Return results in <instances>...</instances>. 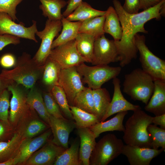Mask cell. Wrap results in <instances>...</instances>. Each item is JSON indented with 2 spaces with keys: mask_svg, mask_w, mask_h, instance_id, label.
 <instances>
[{
  "mask_svg": "<svg viewBox=\"0 0 165 165\" xmlns=\"http://www.w3.org/2000/svg\"><path fill=\"white\" fill-rule=\"evenodd\" d=\"M52 134L50 129L37 137L27 138L23 141L14 157L15 165L24 163L35 152L44 145Z\"/></svg>",
  "mask_w": 165,
  "mask_h": 165,
  "instance_id": "9a60e30c",
  "label": "cell"
},
{
  "mask_svg": "<svg viewBox=\"0 0 165 165\" xmlns=\"http://www.w3.org/2000/svg\"><path fill=\"white\" fill-rule=\"evenodd\" d=\"M135 42L140 54L142 69L150 76L154 81H165V61L155 55L145 44L143 35L137 33Z\"/></svg>",
  "mask_w": 165,
  "mask_h": 165,
  "instance_id": "52a82bcc",
  "label": "cell"
},
{
  "mask_svg": "<svg viewBox=\"0 0 165 165\" xmlns=\"http://www.w3.org/2000/svg\"><path fill=\"white\" fill-rule=\"evenodd\" d=\"M133 112L126 122L123 140L126 145L151 148V140L147 127L152 123L153 117L141 108Z\"/></svg>",
  "mask_w": 165,
  "mask_h": 165,
  "instance_id": "3957f363",
  "label": "cell"
},
{
  "mask_svg": "<svg viewBox=\"0 0 165 165\" xmlns=\"http://www.w3.org/2000/svg\"><path fill=\"white\" fill-rule=\"evenodd\" d=\"M95 115L100 122L105 114L111 99L109 92L101 87L92 90Z\"/></svg>",
  "mask_w": 165,
  "mask_h": 165,
  "instance_id": "83f0119b",
  "label": "cell"
},
{
  "mask_svg": "<svg viewBox=\"0 0 165 165\" xmlns=\"http://www.w3.org/2000/svg\"><path fill=\"white\" fill-rule=\"evenodd\" d=\"M123 86V92L132 99L146 105L153 94L154 82L142 69L137 68L125 75Z\"/></svg>",
  "mask_w": 165,
  "mask_h": 165,
  "instance_id": "277c9868",
  "label": "cell"
},
{
  "mask_svg": "<svg viewBox=\"0 0 165 165\" xmlns=\"http://www.w3.org/2000/svg\"><path fill=\"white\" fill-rule=\"evenodd\" d=\"M80 140L79 159L83 165H89V160L96 142V138L89 128H77Z\"/></svg>",
  "mask_w": 165,
  "mask_h": 165,
  "instance_id": "ffe728a7",
  "label": "cell"
},
{
  "mask_svg": "<svg viewBox=\"0 0 165 165\" xmlns=\"http://www.w3.org/2000/svg\"><path fill=\"white\" fill-rule=\"evenodd\" d=\"M154 82L153 94L144 109L157 116L165 113V81L156 80Z\"/></svg>",
  "mask_w": 165,
  "mask_h": 165,
  "instance_id": "d6986e66",
  "label": "cell"
},
{
  "mask_svg": "<svg viewBox=\"0 0 165 165\" xmlns=\"http://www.w3.org/2000/svg\"><path fill=\"white\" fill-rule=\"evenodd\" d=\"M21 140V135L15 133L8 141H0V163L13 157V154L18 151Z\"/></svg>",
  "mask_w": 165,
  "mask_h": 165,
  "instance_id": "836d02e7",
  "label": "cell"
},
{
  "mask_svg": "<svg viewBox=\"0 0 165 165\" xmlns=\"http://www.w3.org/2000/svg\"><path fill=\"white\" fill-rule=\"evenodd\" d=\"M82 2V0H68L66 9L63 13V16L66 18Z\"/></svg>",
  "mask_w": 165,
  "mask_h": 165,
  "instance_id": "ee69618b",
  "label": "cell"
},
{
  "mask_svg": "<svg viewBox=\"0 0 165 165\" xmlns=\"http://www.w3.org/2000/svg\"><path fill=\"white\" fill-rule=\"evenodd\" d=\"M122 141L112 134L104 136L97 142L92 152L89 165H107L122 154Z\"/></svg>",
  "mask_w": 165,
  "mask_h": 165,
  "instance_id": "5b68a950",
  "label": "cell"
},
{
  "mask_svg": "<svg viewBox=\"0 0 165 165\" xmlns=\"http://www.w3.org/2000/svg\"><path fill=\"white\" fill-rule=\"evenodd\" d=\"M41 4L39 6L42 15L51 20H61L64 17L61 9L67 5L64 0H39Z\"/></svg>",
  "mask_w": 165,
  "mask_h": 165,
  "instance_id": "484cf974",
  "label": "cell"
},
{
  "mask_svg": "<svg viewBox=\"0 0 165 165\" xmlns=\"http://www.w3.org/2000/svg\"><path fill=\"white\" fill-rule=\"evenodd\" d=\"M16 62L15 57L11 53L4 54L0 59V64L5 68H9L14 67Z\"/></svg>",
  "mask_w": 165,
  "mask_h": 165,
  "instance_id": "7bdbcfd3",
  "label": "cell"
},
{
  "mask_svg": "<svg viewBox=\"0 0 165 165\" xmlns=\"http://www.w3.org/2000/svg\"><path fill=\"white\" fill-rule=\"evenodd\" d=\"M105 11L94 9L88 3L82 2L80 5L69 16L66 17L70 21L82 22L89 18L105 15Z\"/></svg>",
  "mask_w": 165,
  "mask_h": 165,
  "instance_id": "f546056e",
  "label": "cell"
},
{
  "mask_svg": "<svg viewBox=\"0 0 165 165\" xmlns=\"http://www.w3.org/2000/svg\"><path fill=\"white\" fill-rule=\"evenodd\" d=\"M65 150L51 141H49L40 150L33 153L24 164L27 165H53L58 156Z\"/></svg>",
  "mask_w": 165,
  "mask_h": 165,
  "instance_id": "ac0fdd59",
  "label": "cell"
},
{
  "mask_svg": "<svg viewBox=\"0 0 165 165\" xmlns=\"http://www.w3.org/2000/svg\"><path fill=\"white\" fill-rule=\"evenodd\" d=\"M62 24L61 20H47L44 29L36 32L35 34L41 39L40 47L33 59L38 64L44 66L48 57L54 38L58 36L61 31Z\"/></svg>",
  "mask_w": 165,
  "mask_h": 165,
  "instance_id": "ba28073f",
  "label": "cell"
},
{
  "mask_svg": "<svg viewBox=\"0 0 165 165\" xmlns=\"http://www.w3.org/2000/svg\"><path fill=\"white\" fill-rule=\"evenodd\" d=\"M49 126L53 136L52 142L65 149L68 148L69 135L76 128L74 120L50 115Z\"/></svg>",
  "mask_w": 165,
  "mask_h": 165,
  "instance_id": "4fadbf2b",
  "label": "cell"
},
{
  "mask_svg": "<svg viewBox=\"0 0 165 165\" xmlns=\"http://www.w3.org/2000/svg\"><path fill=\"white\" fill-rule=\"evenodd\" d=\"M20 42V38L18 37L7 34L0 35V51L8 45H16Z\"/></svg>",
  "mask_w": 165,
  "mask_h": 165,
  "instance_id": "60d3db41",
  "label": "cell"
},
{
  "mask_svg": "<svg viewBox=\"0 0 165 165\" xmlns=\"http://www.w3.org/2000/svg\"><path fill=\"white\" fill-rule=\"evenodd\" d=\"M13 83L12 81L0 75V94L9 86Z\"/></svg>",
  "mask_w": 165,
  "mask_h": 165,
  "instance_id": "7dc6e473",
  "label": "cell"
},
{
  "mask_svg": "<svg viewBox=\"0 0 165 165\" xmlns=\"http://www.w3.org/2000/svg\"><path fill=\"white\" fill-rule=\"evenodd\" d=\"M50 92L64 116L68 119L74 120L66 94L62 88L59 85H55L51 89Z\"/></svg>",
  "mask_w": 165,
  "mask_h": 165,
  "instance_id": "e575fe53",
  "label": "cell"
},
{
  "mask_svg": "<svg viewBox=\"0 0 165 165\" xmlns=\"http://www.w3.org/2000/svg\"><path fill=\"white\" fill-rule=\"evenodd\" d=\"M162 0H139L140 9L143 10L152 7L160 2Z\"/></svg>",
  "mask_w": 165,
  "mask_h": 165,
  "instance_id": "f6af8a7d",
  "label": "cell"
},
{
  "mask_svg": "<svg viewBox=\"0 0 165 165\" xmlns=\"http://www.w3.org/2000/svg\"><path fill=\"white\" fill-rule=\"evenodd\" d=\"M33 24L29 27H25L24 23L17 24L6 13L0 12V35H9L19 38L38 41L35 37L38 31L36 21L33 20Z\"/></svg>",
  "mask_w": 165,
  "mask_h": 165,
  "instance_id": "8fae6325",
  "label": "cell"
},
{
  "mask_svg": "<svg viewBox=\"0 0 165 165\" xmlns=\"http://www.w3.org/2000/svg\"><path fill=\"white\" fill-rule=\"evenodd\" d=\"M120 83V79L117 77L113 79V96L107 111L101 122L104 121L115 114L128 111H133L141 108L140 106L131 103L124 98L121 91Z\"/></svg>",
  "mask_w": 165,
  "mask_h": 165,
  "instance_id": "e0dca14e",
  "label": "cell"
},
{
  "mask_svg": "<svg viewBox=\"0 0 165 165\" xmlns=\"http://www.w3.org/2000/svg\"><path fill=\"white\" fill-rule=\"evenodd\" d=\"M76 128H90L100 122L95 115L73 106L69 105Z\"/></svg>",
  "mask_w": 165,
  "mask_h": 165,
  "instance_id": "1f68e13d",
  "label": "cell"
},
{
  "mask_svg": "<svg viewBox=\"0 0 165 165\" xmlns=\"http://www.w3.org/2000/svg\"><path fill=\"white\" fill-rule=\"evenodd\" d=\"M3 121L0 120V141H1L4 138L7 133V129Z\"/></svg>",
  "mask_w": 165,
  "mask_h": 165,
  "instance_id": "c3c4849f",
  "label": "cell"
},
{
  "mask_svg": "<svg viewBox=\"0 0 165 165\" xmlns=\"http://www.w3.org/2000/svg\"><path fill=\"white\" fill-rule=\"evenodd\" d=\"M49 57L57 62L61 69L76 67L86 62L77 50L75 39L52 49Z\"/></svg>",
  "mask_w": 165,
  "mask_h": 165,
  "instance_id": "30bf717a",
  "label": "cell"
},
{
  "mask_svg": "<svg viewBox=\"0 0 165 165\" xmlns=\"http://www.w3.org/2000/svg\"><path fill=\"white\" fill-rule=\"evenodd\" d=\"M23 0H0V12L7 13L14 21L18 20L16 7Z\"/></svg>",
  "mask_w": 165,
  "mask_h": 165,
  "instance_id": "f35d334b",
  "label": "cell"
},
{
  "mask_svg": "<svg viewBox=\"0 0 165 165\" xmlns=\"http://www.w3.org/2000/svg\"><path fill=\"white\" fill-rule=\"evenodd\" d=\"M122 7L129 13H137L140 9L139 0H125Z\"/></svg>",
  "mask_w": 165,
  "mask_h": 165,
  "instance_id": "b9f144b4",
  "label": "cell"
},
{
  "mask_svg": "<svg viewBox=\"0 0 165 165\" xmlns=\"http://www.w3.org/2000/svg\"><path fill=\"white\" fill-rule=\"evenodd\" d=\"M58 85L64 91L70 106L72 105L77 95L85 87L76 67L61 69Z\"/></svg>",
  "mask_w": 165,
  "mask_h": 165,
  "instance_id": "7c38bea8",
  "label": "cell"
},
{
  "mask_svg": "<svg viewBox=\"0 0 165 165\" xmlns=\"http://www.w3.org/2000/svg\"><path fill=\"white\" fill-rule=\"evenodd\" d=\"M128 111H123L117 113L110 119L105 122H100L90 128V130L93 132L95 138H98L101 133L107 131H118L124 132V126L123 121Z\"/></svg>",
  "mask_w": 165,
  "mask_h": 165,
  "instance_id": "44dd1931",
  "label": "cell"
},
{
  "mask_svg": "<svg viewBox=\"0 0 165 165\" xmlns=\"http://www.w3.org/2000/svg\"><path fill=\"white\" fill-rule=\"evenodd\" d=\"M27 102L31 108L36 110L44 122L49 126L50 115L46 110L43 96L34 86L31 88L27 94Z\"/></svg>",
  "mask_w": 165,
  "mask_h": 165,
  "instance_id": "cb8c5ba5",
  "label": "cell"
},
{
  "mask_svg": "<svg viewBox=\"0 0 165 165\" xmlns=\"http://www.w3.org/2000/svg\"><path fill=\"white\" fill-rule=\"evenodd\" d=\"M152 123L159 125L160 128L165 129V113L153 117Z\"/></svg>",
  "mask_w": 165,
  "mask_h": 165,
  "instance_id": "bcb514c9",
  "label": "cell"
},
{
  "mask_svg": "<svg viewBox=\"0 0 165 165\" xmlns=\"http://www.w3.org/2000/svg\"><path fill=\"white\" fill-rule=\"evenodd\" d=\"M15 164V160L14 157L10 158L4 162L0 163V165H14Z\"/></svg>",
  "mask_w": 165,
  "mask_h": 165,
  "instance_id": "681fc988",
  "label": "cell"
},
{
  "mask_svg": "<svg viewBox=\"0 0 165 165\" xmlns=\"http://www.w3.org/2000/svg\"><path fill=\"white\" fill-rule=\"evenodd\" d=\"M79 138H76L71 146L65 149L57 158L54 165H81L79 159Z\"/></svg>",
  "mask_w": 165,
  "mask_h": 165,
  "instance_id": "4316f807",
  "label": "cell"
},
{
  "mask_svg": "<svg viewBox=\"0 0 165 165\" xmlns=\"http://www.w3.org/2000/svg\"><path fill=\"white\" fill-rule=\"evenodd\" d=\"M151 140V148L165 149V129L154 124H150L147 127Z\"/></svg>",
  "mask_w": 165,
  "mask_h": 165,
  "instance_id": "d590c367",
  "label": "cell"
},
{
  "mask_svg": "<svg viewBox=\"0 0 165 165\" xmlns=\"http://www.w3.org/2000/svg\"><path fill=\"white\" fill-rule=\"evenodd\" d=\"M114 8L118 14L122 29L121 39L115 41L119 54V64L123 67L136 58L138 52L135 36L139 32L147 33L145 24L153 19L159 20L165 16V0L140 13L130 14L123 9L118 0H113Z\"/></svg>",
  "mask_w": 165,
  "mask_h": 165,
  "instance_id": "6da1fadb",
  "label": "cell"
},
{
  "mask_svg": "<svg viewBox=\"0 0 165 165\" xmlns=\"http://www.w3.org/2000/svg\"><path fill=\"white\" fill-rule=\"evenodd\" d=\"M43 97L46 110L50 116L56 118H65L50 91L45 92Z\"/></svg>",
  "mask_w": 165,
  "mask_h": 165,
  "instance_id": "8d00e7d4",
  "label": "cell"
},
{
  "mask_svg": "<svg viewBox=\"0 0 165 165\" xmlns=\"http://www.w3.org/2000/svg\"><path fill=\"white\" fill-rule=\"evenodd\" d=\"M119 60V50L114 40H109L104 34L95 38L91 63L93 65H108Z\"/></svg>",
  "mask_w": 165,
  "mask_h": 165,
  "instance_id": "9c48e42d",
  "label": "cell"
},
{
  "mask_svg": "<svg viewBox=\"0 0 165 165\" xmlns=\"http://www.w3.org/2000/svg\"><path fill=\"white\" fill-rule=\"evenodd\" d=\"M76 67L82 78V82L92 90L101 88L105 83L117 77L121 71L120 67H111L108 65L90 66L84 63Z\"/></svg>",
  "mask_w": 165,
  "mask_h": 165,
  "instance_id": "8992f818",
  "label": "cell"
},
{
  "mask_svg": "<svg viewBox=\"0 0 165 165\" xmlns=\"http://www.w3.org/2000/svg\"><path fill=\"white\" fill-rule=\"evenodd\" d=\"M44 66L37 64L30 55L24 53L16 60L13 69L2 70L0 75L14 83L30 89L42 74Z\"/></svg>",
  "mask_w": 165,
  "mask_h": 165,
  "instance_id": "7a4b0ae2",
  "label": "cell"
},
{
  "mask_svg": "<svg viewBox=\"0 0 165 165\" xmlns=\"http://www.w3.org/2000/svg\"><path fill=\"white\" fill-rule=\"evenodd\" d=\"M7 89L12 94L9 118L10 122L14 123L27 112L30 106L27 102V94L19 85L13 83Z\"/></svg>",
  "mask_w": 165,
  "mask_h": 165,
  "instance_id": "2e32d148",
  "label": "cell"
},
{
  "mask_svg": "<svg viewBox=\"0 0 165 165\" xmlns=\"http://www.w3.org/2000/svg\"><path fill=\"white\" fill-rule=\"evenodd\" d=\"M165 149H154L124 145L122 154L125 156L130 165H149L152 159Z\"/></svg>",
  "mask_w": 165,
  "mask_h": 165,
  "instance_id": "5bb4252c",
  "label": "cell"
},
{
  "mask_svg": "<svg viewBox=\"0 0 165 165\" xmlns=\"http://www.w3.org/2000/svg\"><path fill=\"white\" fill-rule=\"evenodd\" d=\"M106 12L103 27L104 32L110 35L115 41H119L122 37V29L118 15L111 6Z\"/></svg>",
  "mask_w": 165,
  "mask_h": 165,
  "instance_id": "603a6c76",
  "label": "cell"
},
{
  "mask_svg": "<svg viewBox=\"0 0 165 165\" xmlns=\"http://www.w3.org/2000/svg\"><path fill=\"white\" fill-rule=\"evenodd\" d=\"M50 126L45 123L38 120L31 121L27 126L24 132V136L31 138L47 129Z\"/></svg>",
  "mask_w": 165,
  "mask_h": 165,
  "instance_id": "74e56055",
  "label": "cell"
},
{
  "mask_svg": "<svg viewBox=\"0 0 165 165\" xmlns=\"http://www.w3.org/2000/svg\"><path fill=\"white\" fill-rule=\"evenodd\" d=\"M61 70L59 64L48 57L45 64L42 74L43 82L50 89L55 85H58Z\"/></svg>",
  "mask_w": 165,
  "mask_h": 165,
  "instance_id": "f1b7e54d",
  "label": "cell"
},
{
  "mask_svg": "<svg viewBox=\"0 0 165 165\" xmlns=\"http://www.w3.org/2000/svg\"><path fill=\"white\" fill-rule=\"evenodd\" d=\"M95 38L86 33H79L75 39L77 50L86 62L91 63Z\"/></svg>",
  "mask_w": 165,
  "mask_h": 165,
  "instance_id": "d4e9b609",
  "label": "cell"
},
{
  "mask_svg": "<svg viewBox=\"0 0 165 165\" xmlns=\"http://www.w3.org/2000/svg\"><path fill=\"white\" fill-rule=\"evenodd\" d=\"M105 19V14L92 17L82 22L79 33H88L95 38L104 35L103 27Z\"/></svg>",
  "mask_w": 165,
  "mask_h": 165,
  "instance_id": "4dcf8cb0",
  "label": "cell"
},
{
  "mask_svg": "<svg viewBox=\"0 0 165 165\" xmlns=\"http://www.w3.org/2000/svg\"><path fill=\"white\" fill-rule=\"evenodd\" d=\"M9 91L6 89L0 94V120L7 122L10 106Z\"/></svg>",
  "mask_w": 165,
  "mask_h": 165,
  "instance_id": "ab89813d",
  "label": "cell"
},
{
  "mask_svg": "<svg viewBox=\"0 0 165 165\" xmlns=\"http://www.w3.org/2000/svg\"><path fill=\"white\" fill-rule=\"evenodd\" d=\"M61 20L62 24L61 32L53 40L51 46V50L75 39L79 33L81 21L73 22L67 20L64 17Z\"/></svg>",
  "mask_w": 165,
  "mask_h": 165,
  "instance_id": "7402d4cb",
  "label": "cell"
},
{
  "mask_svg": "<svg viewBox=\"0 0 165 165\" xmlns=\"http://www.w3.org/2000/svg\"><path fill=\"white\" fill-rule=\"evenodd\" d=\"M72 106L95 115L92 89L85 87L76 96Z\"/></svg>",
  "mask_w": 165,
  "mask_h": 165,
  "instance_id": "d6a6232c",
  "label": "cell"
}]
</instances>
